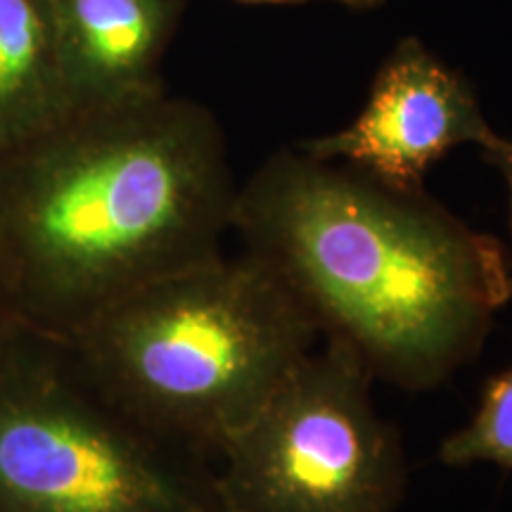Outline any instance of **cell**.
<instances>
[{"label": "cell", "instance_id": "obj_3", "mask_svg": "<svg viewBox=\"0 0 512 512\" xmlns=\"http://www.w3.org/2000/svg\"><path fill=\"white\" fill-rule=\"evenodd\" d=\"M320 339L299 299L242 252L128 294L64 342L140 425L216 463Z\"/></svg>", "mask_w": 512, "mask_h": 512}, {"label": "cell", "instance_id": "obj_7", "mask_svg": "<svg viewBox=\"0 0 512 512\" xmlns=\"http://www.w3.org/2000/svg\"><path fill=\"white\" fill-rule=\"evenodd\" d=\"M69 114L164 93L162 60L185 0H50Z\"/></svg>", "mask_w": 512, "mask_h": 512}, {"label": "cell", "instance_id": "obj_4", "mask_svg": "<svg viewBox=\"0 0 512 512\" xmlns=\"http://www.w3.org/2000/svg\"><path fill=\"white\" fill-rule=\"evenodd\" d=\"M0 512H221L214 463L117 406L60 337L0 332Z\"/></svg>", "mask_w": 512, "mask_h": 512}, {"label": "cell", "instance_id": "obj_1", "mask_svg": "<svg viewBox=\"0 0 512 512\" xmlns=\"http://www.w3.org/2000/svg\"><path fill=\"white\" fill-rule=\"evenodd\" d=\"M238 190L214 112L166 91L0 152V268L19 323L69 339L221 256Z\"/></svg>", "mask_w": 512, "mask_h": 512}, {"label": "cell", "instance_id": "obj_11", "mask_svg": "<svg viewBox=\"0 0 512 512\" xmlns=\"http://www.w3.org/2000/svg\"><path fill=\"white\" fill-rule=\"evenodd\" d=\"M19 318L15 313V304H12L8 283H5L3 268H0V332L10 330L12 325H17Z\"/></svg>", "mask_w": 512, "mask_h": 512}, {"label": "cell", "instance_id": "obj_12", "mask_svg": "<svg viewBox=\"0 0 512 512\" xmlns=\"http://www.w3.org/2000/svg\"><path fill=\"white\" fill-rule=\"evenodd\" d=\"M240 3H309V0H240ZM330 3H339L344 5V8H351V10H373V8H380L384 0H330Z\"/></svg>", "mask_w": 512, "mask_h": 512}, {"label": "cell", "instance_id": "obj_2", "mask_svg": "<svg viewBox=\"0 0 512 512\" xmlns=\"http://www.w3.org/2000/svg\"><path fill=\"white\" fill-rule=\"evenodd\" d=\"M233 233L375 380L430 392L482 354L510 252L432 200L299 147L238 190Z\"/></svg>", "mask_w": 512, "mask_h": 512}, {"label": "cell", "instance_id": "obj_10", "mask_svg": "<svg viewBox=\"0 0 512 512\" xmlns=\"http://www.w3.org/2000/svg\"><path fill=\"white\" fill-rule=\"evenodd\" d=\"M482 155L491 166H496L501 171L505 185H508V197H510V230H512V138L496 136ZM510 278H512V252H510Z\"/></svg>", "mask_w": 512, "mask_h": 512}, {"label": "cell", "instance_id": "obj_9", "mask_svg": "<svg viewBox=\"0 0 512 512\" xmlns=\"http://www.w3.org/2000/svg\"><path fill=\"white\" fill-rule=\"evenodd\" d=\"M441 465L491 463L512 470V366L491 375L472 418L439 444Z\"/></svg>", "mask_w": 512, "mask_h": 512}, {"label": "cell", "instance_id": "obj_8", "mask_svg": "<svg viewBox=\"0 0 512 512\" xmlns=\"http://www.w3.org/2000/svg\"><path fill=\"white\" fill-rule=\"evenodd\" d=\"M69 117L50 0H0V152Z\"/></svg>", "mask_w": 512, "mask_h": 512}, {"label": "cell", "instance_id": "obj_5", "mask_svg": "<svg viewBox=\"0 0 512 512\" xmlns=\"http://www.w3.org/2000/svg\"><path fill=\"white\" fill-rule=\"evenodd\" d=\"M214 463L221 512H399L408 460L375 377L323 337Z\"/></svg>", "mask_w": 512, "mask_h": 512}, {"label": "cell", "instance_id": "obj_6", "mask_svg": "<svg viewBox=\"0 0 512 512\" xmlns=\"http://www.w3.org/2000/svg\"><path fill=\"white\" fill-rule=\"evenodd\" d=\"M498 133L475 88L418 38L396 43L354 121L299 143L306 155L361 171L396 190H425L437 162L460 145L486 150Z\"/></svg>", "mask_w": 512, "mask_h": 512}]
</instances>
